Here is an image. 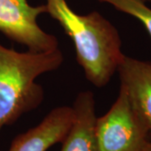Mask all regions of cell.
<instances>
[{
	"label": "cell",
	"instance_id": "7a4b0ae2",
	"mask_svg": "<svg viewBox=\"0 0 151 151\" xmlns=\"http://www.w3.org/2000/svg\"><path fill=\"white\" fill-rule=\"evenodd\" d=\"M63 62L59 48L19 52L0 44V131L41 105L45 92L36 79Z\"/></svg>",
	"mask_w": 151,
	"mask_h": 151
},
{
	"label": "cell",
	"instance_id": "52a82bcc",
	"mask_svg": "<svg viewBox=\"0 0 151 151\" xmlns=\"http://www.w3.org/2000/svg\"><path fill=\"white\" fill-rule=\"evenodd\" d=\"M74 119L60 151H98L95 134L96 101L93 92H79L73 103Z\"/></svg>",
	"mask_w": 151,
	"mask_h": 151
},
{
	"label": "cell",
	"instance_id": "3957f363",
	"mask_svg": "<svg viewBox=\"0 0 151 151\" xmlns=\"http://www.w3.org/2000/svg\"><path fill=\"white\" fill-rule=\"evenodd\" d=\"M95 134L98 151H139L151 140V132L122 86L109 110L97 117Z\"/></svg>",
	"mask_w": 151,
	"mask_h": 151
},
{
	"label": "cell",
	"instance_id": "9c48e42d",
	"mask_svg": "<svg viewBox=\"0 0 151 151\" xmlns=\"http://www.w3.org/2000/svg\"><path fill=\"white\" fill-rule=\"evenodd\" d=\"M139 151H151V140H150Z\"/></svg>",
	"mask_w": 151,
	"mask_h": 151
},
{
	"label": "cell",
	"instance_id": "8992f818",
	"mask_svg": "<svg viewBox=\"0 0 151 151\" xmlns=\"http://www.w3.org/2000/svg\"><path fill=\"white\" fill-rule=\"evenodd\" d=\"M117 72L120 86L127 92L135 111L151 132V60L124 55Z\"/></svg>",
	"mask_w": 151,
	"mask_h": 151
},
{
	"label": "cell",
	"instance_id": "ba28073f",
	"mask_svg": "<svg viewBox=\"0 0 151 151\" xmlns=\"http://www.w3.org/2000/svg\"><path fill=\"white\" fill-rule=\"evenodd\" d=\"M108 4L117 10L138 19L151 38V8L141 0H93Z\"/></svg>",
	"mask_w": 151,
	"mask_h": 151
},
{
	"label": "cell",
	"instance_id": "277c9868",
	"mask_svg": "<svg viewBox=\"0 0 151 151\" xmlns=\"http://www.w3.org/2000/svg\"><path fill=\"white\" fill-rule=\"evenodd\" d=\"M44 14H47L45 4L34 6L28 0H0V33L29 50L59 48L57 37L38 24V18Z\"/></svg>",
	"mask_w": 151,
	"mask_h": 151
},
{
	"label": "cell",
	"instance_id": "6da1fadb",
	"mask_svg": "<svg viewBox=\"0 0 151 151\" xmlns=\"http://www.w3.org/2000/svg\"><path fill=\"white\" fill-rule=\"evenodd\" d=\"M47 14L73 42L76 59L86 80L101 88L108 85L124 58L119 30L97 11L79 14L66 0H45Z\"/></svg>",
	"mask_w": 151,
	"mask_h": 151
},
{
	"label": "cell",
	"instance_id": "5b68a950",
	"mask_svg": "<svg viewBox=\"0 0 151 151\" xmlns=\"http://www.w3.org/2000/svg\"><path fill=\"white\" fill-rule=\"evenodd\" d=\"M73 119L72 107L53 108L35 127L17 135L9 151H47L64 140Z\"/></svg>",
	"mask_w": 151,
	"mask_h": 151
},
{
	"label": "cell",
	"instance_id": "30bf717a",
	"mask_svg": "<svg viewBox=\"0 0 151 151\" xmlns=\"http://www.w3.org/2000/svg\"><path fill=\"white\" fill-rule=\"evenodd\" d=\"M141 1H143V2H145V3H149V2H151V0H141Z\"/></svg>",
	"mask_w": 151,
	"mask_h": 151
}]
</instances>
